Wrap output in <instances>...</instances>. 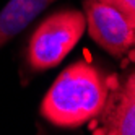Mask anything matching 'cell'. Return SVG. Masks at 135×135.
<instances>
[{
	"label": "cell",
	"mask_w": 135,
	"mask_h": 135,
	"mask_svg": "<svg viewBox=\"0 0 135 135\" xmlns=\"http://www.w3.org/2000/svg\"><path fill=\"white\" fill-rule=\"evenodd\" d=\"M109 73L93 62H75L46 93L41 115L57 127H80L93 120L108 96Z\"/></svg>",
	"instance_id": "1"
},
{
	"label": "cell",
	"mask_w": 135,
	"mask_h": 135,
	"mask_svg": "<svg viewBox=\"0 0 135 135\" xmlns=\"http://www.w3.org/2000/svg\"><path fill=\"white\" fill-rule=\"evenodd\" d=\"M85 30V15L75 8H62L46 16L28 41L25 51L26 70L39 73L57 67L76 46Z\"/></svg>",
	"instance_id": "2"
},
{
	"label": "cell",
	"mask_w": 135,
	"mask_h": 135,
	"mask_svg": "<svg viewBox=\"0 0 135 135\" xmlns=\"http://www.w3.org/2000/svg\"><path fill=\"white\" fill-rule=\"evenodd\" d=\"M86 30L93 41L122 65L135 64V23L109 0H83Z\"/></svg>",
	"instance_id": "3"
},
{
	"label": "cell",
	"mask_w": 135,
	"mask_h": 135,
	"mask_svg": "<svg viewBox=\"0 0 135 135\" xmlns=\"http://www.w3.org/2000/svg\"><path fill=\"white\" fill-rule=\"evenodd\" d=\"M93 135H135V64L109 73L108 96L101 112L90 120Z\"/></svg>",
	"instance_id": "4"
},
{
	"label": "cell",
	"mask_w": 135,
	"mask_h": 135,
	"mask_svg": "<svg viewBox=\"0 0 135 135\" xmlns=\"http://www.w3.org/2000/svg\"><path fill=\"white\" fill-rule=\"evenodd\" d=\"M55 0H10L0 12V47L31 25Z\"/></svg>",
	"instance_id": "5"
},
{
	"label": "cell",
	"mask_w": 135,
	"mask_h": 135,
	"mask_svg": "<svg viewBox=\"0 0 135 135\" xmlns=\"http://www.w3.org/2000/svg\"><path fill=\"white\" fill-rule=\"evenodd\" d=\"M109 2L114 3L117 8H120V10L135 23V0H109Z\"/></svg>",
	"instance_id": "6"
}]
</instances>
